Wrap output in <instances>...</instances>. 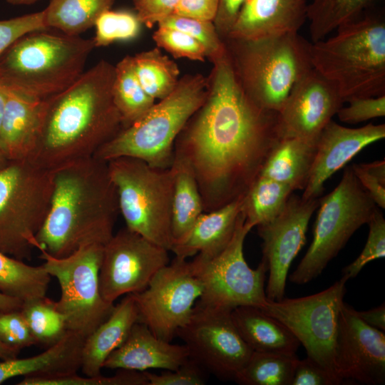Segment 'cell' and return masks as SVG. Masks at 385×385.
<instances>
[{
  "instance_id": "e575fe53",
  "label": "cell",
  "mask_w": 385,
  "mask_h": 385,
  "mask_svg": "<svg viewBox=\"0 0 385 385\" xmlns=\"http://www.w3.org/2000/svg\"><path fill=\"white\" fill-rule=\"evenodd\" d=\"M298 360L296 354L252 351L233 381L242 385H291Z\"/></svg>"
},
{
  "instance_id": "c3c4849f",
  "label": "cell",
  "mask_w": 385,
  "mask_h": 385,
  "mask_svg": "<svg viewBox=\"0 0 385 385\" xmlns=\"http://www.w3.org/2000/svg\"><path fill=\"white\" fill-rule=\"evenodd\" d=\"M342 382L318 362L307 356L299 359L291 385H338Z\"/></svg>"
},
{
  "instance_id": "f907efd6",
  "label": "cell",
  "mask_w": 385,
  "mask_h": 385,
  "mask_svg": "<svg viewBox=\"0 0 385 385\" xmlns=\"http://www.w3.org/2000/svg\"><path fill=\"white\" fill-rule=\"evenodd\" d=\"M219 0H180L173 14L212 21Z\"/></svg>"
},
{
  "instance_id": "4dcf8cb0",
  "label": "cell",
  "mask_w": 385,
  "mask_h": 385,
  "mask_svg": "<svg viewBox=\"0 0 385 385\" xmlns=\"http://www.w3.org/2000/svg\"><path fill=\"white\" fill-rule=\"evenodd\" d=\"M293 192L284 183L258 176L243 195L241 212L246 224L253 228L273 220Z\"/></svg>"
},
{
  "instance_id": "d4e9b609",
  "label": "cell",
  "mask_w": 385,
  "mask_h": 385,
  "mask_svg": "<svg viewBox=\"0 0 385 385\" xmlns=\"http://www.w3.org/2000/svg\"><path fill=\"white\" fill-rule=\"evenodd\" d=\"M243 196L215 210L203 212L185 237L175 245V256L187 259L198 255L210 259L221 252L230 242L241 212Z\"/></svg>"
},
{
  "instance_id": "7a4b0ae2",
  "label": "cell",
  "mask_w": 385,
  "mask_h": 385,
  "mask_svg": "<svg viewBox=\"0 0 385 385\" xmlns=\"http://www.w3.org/2000/svg\"><path fill=\"white\" fill-rule=\"evenodd\" d=\"M115 67L98 62L64 91L46 99L39 138L31 157L53 171L92 157L122 128L113 103Z\"/></svg>"
},
{
  "instance_id": "7c38bea8",
  "label": "cell",
  "mask_w": 385,
  "mask_h": 385,
  "mask_svg": "<svg viewBox=\"0 0 385 385\" xmlns=\"http://www.w3.org/2000/svg\"><path fill=\"white\" fill-rule=\"evenodd\" d=\"M104 245L81 247L65 257H55L41 249L39 257L61 287V297L55 302L66 319L68 331L86 338L111 314L114 304L106 303L99 288V270Z\"/></svg>"
},
{
  "instance_id": "f5cc1de1",
  "label": "cell",
  "mask_w": 385,
  "mask_h": 385,
  "mask_svg": "<svg viewBox=\"0 0 385 385\" xmlns=\"http://www.w3.org/2000/svg\"><path fill=\"white\" fill-rule=\"evenodd\" d=\"M357 312L358 316L369 326L385 331V306L384 303L380 306L367 311Z\"/></svg>"
},
{
  "instance_id": "60d3db41",
  "label": "cell",
  "mask_w": 385,
  "mask_h": 385,
  "mask_svg": "<svg viewBox=\"0 0 385 385\" xmlns=\"http://www.w3.org/2000/svg\"><path fill=\"white\" fill-rule=\"evenodd\" d=\"M367 224L369 230L364 247L358 257L342 270V276L348 279L355 277L367 263L385 257V220L377 207Z\"/></svg>"
},
{
  "instance_id": "d6a6232c",
  "label": "cell",
  "mask_w": 385,
  "mask_h": 385,
  "mask_svg": "<svg viewBox=\"0 0 385 385\" xmlns=\"http://www.w3.org/2000/svg\"><path fill=\"white\" fill-rule=\"evenodd\" d=\"M112 96L121 117L123 128L140 118L155 103L136 76L133 56L125 57L115 66Z\"/></svg>"
},
{
  "instance_id": "603a6c76",
  "label": "cell",
  "mask_w": 385,
  "mask_h": 385,
  "mask_svg": "<svg viewBox=\"0 0 385 385\" xmlns=\"http://www.w3.org/2000/svg\"><path fill=\"white\" fill-rule=\"evenodd\" d=\"M7 88L0 126V150L8 160L30 159L39 138L46 98H35Z\"/></svg>"
},
{
  "instance_id": "2e32d148",
  "label": "cell",
  "mask_w": 385,
  "mask_h": 385,
  "mask_svg": "<svg viewBox=\"0 0 385 385\" xmlns=\"http://www.w3.org/2000/svg\"><path fill=\"white\" fill-rule=\"evenodd\" d=\"M168 250L126 227L104 245L99 288L108 304L123 294L145 289L155 274L170 262Z\"/></svg>"
},
{
  "instance_id": "ba28073f",
  "label": "cell",
  "mask_w": 385,
  "mask_h": 385,
  "mask_svg": "<svg viewBox=\"0 0 385 385\" xmlns=\"http://www.w3.org/2000/svg\"><path fill=\"white\" fill-rule=\"evenodd\" d=\"M53 172L30 159L0 169V250L29 258L50 208Z\"/></svg>"
},
{
  "instance_id": "3957f363",
  "label": "cell",
  "mask_w": 385,
  "mask_h": 385,
  "mask_svg": "<svg viewBox=\"0 0 385 385\" xmlns=\"http://www.w3.org/2000/svg\"><path fill=\"white\" fill-rule=\"evenodd\" d=\"M52 172L50 208L35 248L65 257L86 245L107 243L119 213L108 162L92 156Z\"/></svg>"
},
{
  "instance_id": "816d5d0a",
  "label": "cell",
  "mask_w": 385,
  "mask_h": 385,
  "mask_svg": "<svg viewBox=\"0 0 385 385\" xmlns=\"http://www.w3.org/2000/svg\"><path fill=\"white\" fill-rule=\"evenodd\" d=\"M247 0H219L214 19L215 28L227 36Z\"/></svg>"
},
{
  "instance_id": "b9f144b4",
  "label": "cell",
  "mask_w": 385,
  "mask_h": 385,
  "mask_svg": "<svg viewBox=\"0 0 385 385\" xmlns=\"http://www.w3.org/2000/svg\"><path fill=\"white\" fill-rule=\"evenodd\" d=\"M153 38L158 46L176 58L204 61L208 56L205 47L197 40L180 31L159 26Z\"/></svg>"
},
{
  "instance_id": "8fae6325",
  "label": "cell",
  "mask_w": 385,
  "mask_h": 385,
  "mask_svg": "<svg viewBox=\"0 0 385 385\" xmlns=\"http://www.w3.org/2000/svg\"><path fill=\"white\" fill-rule=\"evenodd\" d=\"M251 230L240 212L234 235L221 252L210 259L197 255L190 261L202 287L195 306L232 311L240 306L262 308L266 303V265L262 261L252 269L244 257V242Z\"/></svg>"
},
{
  "instance_id": "44dd1931",
  "label": "cell",
  "mask_w": 385,
  "mask_h": 385,
  "mask_svg": "<svg viewBox=\"0 0 385 385\" xmlns=\"http://www.w3.org/2000/svg\"><path fill=\"white\" fill-rule=\"evenodd\" d=\"M189 359V350L185 344L159 339L146 325L137 322L124 342L106 359L103 367L138 371L175 370Z\"/></svg>"
},
{
  "instance_id": "f546056e",
  "label": "cell",
  "mask_w": 385,
  "mask_h": 385,
  "mask_svg": "<svg viewBox=\"0 0 385 385\" xmlns=\"http://www.w3.org/2000/svg\"><path fill=\"white\" fill-rule=\"evenodd\" d=\"M51 276L43 265L32 266L0 250V293L22 302L46 297Z\"/></svg>"
},
{
  "instance_id": "5bb4252c",
  "label": "cell",
  "mask_w": 385,
  "mask_h": 385,
  "mask_svg": "<svg viewBox=\"0 0 385 385\" xmlns=\"http://www.w3.org/2000/svg\"><path fill=\"white\" fill-rule=\"evenodd\" d=\"M202 292L201 281L191 262L175 256L145 289L131 294L138 309V322L158 338L171 342L190 320Z\"/></svg>"
},
{
  "instance_id": "d590c367",
  "label": "cell",
  "mask_w": 385,
  "mask_h": 385,
  "mask_svg": "<svg viewBox=\"0 0 385 385\" xmlns=\"http://www.w3.org/2000/svg\"><path fill=\"white\" fill-rule=\"evenodd\" d=\"M133 63L141 86L155 100L168 96L178 83L176 64L158 49L133 56Z\"/></svg>"
},
{
  "instance_id": "9f6ffc18",
  "label": "cell",
  "mask_w": 385,
  "mask_h": 385,
  "mask_svg": "<svg viewBox=\"0 0 385 385\" xmlns=\"http://www.w3.org/2000/svg\"><path fill=\"white\" fill-rule=\"evenodd\" d=\"M8 94V88L6 84L0 79V126L1 124L6 99Z\"/></svg>"
},
{
  "instance_id": "91938a15",
  "label": "cell",
  "mask_w": 385,
  "mask_h": 385,
  "mask_svg": "<svg viewBox=\"0 0 385 385\" xmlns=\"http://www.w3.org/2000/svg\"><path fill=\"white\" fill-rule=\"evenodd\" d=\"M134 1V3H135L136 1H138V0H133Z\"/></svg>"
},
{
  "instance_id": "db71d44e",
  "label": "cell",
  "mask_w": 385,
  "mask_h": 385,
  "mask_svg": "<svg viewBox=\"0 0 385 385\" xmlns=\"http://www.w3.org/2000/svg\"><path fill=\"white\" fill-rule=\"evenodd\" d=\"M22 301L0 293V312L20 309Z\"/></svg>"
},
{
  "instance_id": "30bf717a",
  "label": "cell",
  "mask_w": 385,
  "mask_h": 385,
  "mask_svg": "<svg viewBox=\"0 0 385 385\" xmlns=\"http://www.w3.org/2000/svg\"><path fill=\"white\" fill-rule=\"evenodd\" d=\"M313 238L289 281L304 284L317 278L344 247L353 234L367 224L376 207L351 166L338 185L319 199Z\"/></svg>"
},
{
  "instance_id": "cb8c5ba5",
  "label": "cell",
  "mask_w": 385,
  "mask_h": 385,
  "mask_svg": "<svg viewBox=\"0 0 385 385\" xmlns=\"http://www.w3.org/2000/svg\"><path fill=\"white\" fill-rule=\"evenodd\" d=\"M85 337L68 331L43 352L29 358L0 361V384L16 377L47 378L76 374L81 369Z\"/></svg>"
},
{
  "instance_id": "11a10c76",
  "label": "cell",
  "mask_w": 385,
  "mask_h": 385,
  "mask_svg": "<svg viewBox=\"0 0 385 385\" xmlns=\"http://www.w3.org/2000/svg\"><path fill=\"white\" fill-rule=\"evenodd\" d=\"M20 350L9 347L0 342V359L6 360L17 357Z\"/></svg>"
},
{
  "instance_id": "ab89813d",
  "label": "cell",
  "mask_w": 385,
  "mask_h": 385,
  "mask_svg": "<svg viewBox=\"0 0 385 385\" xmlns=\"http://www.w3.org/2000/svg\"><path fill=\"white\" fill-rule=\"evenodd\" d=\"M19 385H148L143 371L119 369L113 376H80L77 373L47 378H24Z\"/></svg>"
},
{
  "instance_id": "ac0fdd59",
  "label": "cell",
  "mask_w": 385,
  "mask_h": 385,
  "mask_svg": "<svg viewBox=\"0 0 385 385\" xmlns=\"http://www.w3.org/2000/svg\"><path fill=\"white\" fill-rule=\"evenodd\" d=\"M339 376L369 385L385 382V334L365 323L356 310L344 302L335 346Z\"/></svg>"
},
{
  "instance_id": "8992f818",
  "label": "cell",
  "mask_w": 385,
  "mask_h": 385,
  "mask_svg": "<svg viewBox=\"0 0 385 385\" xmlns=\"http://www.w3.org/2000/svg\"><path fill=\"white\" fill-rule=\"evenodd\" d=\"M205 88V79L198 76L178 82L170 94L155 103L140 118L123 128L93 156L105 161L130 157L154 168H169L175 141L204 103L207 95Z\"/></svg>"
},
{
  "instance_id": "ee69618b",
  "label": "cell",
  "mask_w": 385,
  "mask_h": 385,
  "mask_svg": "<svg viewBox=\"0 0 385 385\" xmlns=\"http://www.w3.org/2000/svg\"><path fill=\"white\" fill-rule=\"evenodd\" d=\"M44 11H41L12 19L0 20V57L22 36L36 31L47 30Z\"/></svg>"
},
{
  "instance_id": "5b68a950",
  "label": "cell",
  "mask_w": 385,
  "mask_h": 385,
  "mask_svg": "<svg viewBox=\"0 0 385 385\" xmlns=\"http://www.w3.org/2000/svg\"><path fill=\"white\" fill-rule=\"evenodd\" d=\"M43 31L26 34L0 57V79L31 97L46 99L72 85L96 47L93 39Z\"/></svg>"
},
{
  "instance_id": "6da1fadb",
  "label": "cell",
  "mask_w": 385,
  "mask_h": 385,
  "mask_svg": "<svg viewBox=\"0 0 385 385\" xmlns=\"http://www.w3.org/2000/svg\"><path fill=\"white\" fill-rule=\"evenodd\" d=\"M215 63L211 91L174 148L195 173L204 212L243 196L281 138L278 113L247 96L228 53Z\"/></svg>"
},
{
  "instance_id": "836d02e7",
  "label": "cell",
  "mask_w": 385,
  "mask_h": 385,
  "mask_svg": "<svg viewBox=\"0 0 385 385\" xmlns=\"http://www.w3.org/2000/svg\"><path fill=\"white\" fill-rule=\"evenodd\" d=\"M376 0H309L307 19L312 43L359 17Z\"/></svg>"
},
{
  "instance_id": "1f68e13d",
  "label": "cell",
  "mask_w": 385,
  "mask_h": 385,
  "mask_svg": "<svg viewBox=\"0 0 385 385\" xmlns=\"http://www.w3.org/2000/svg\"><path fill=\"white\" fill-rule=\"evenodd\" d=\"M114 0H50L43 9L48 29L68 36H79L94 26L104 11L111 9Z\"/></svg>"
},
{
  "instance_id": "74e56055",
  "label": "cell",
  "mask_w": 385,
  "mask_h": 385,
  "mask_svg": "<svg viewBox=\"0 0 385 385\" xmlns=\"http://www.w3.org/2000/svg\"><path fill=\"white\" fill-rule=\"evenodd\" d=\"M141 24L137 14L108 9L100 15L94 24L96 35L93 40L95 46H105L116 41L134 38L140 31Z\"/></svg>"
},
{
  "instance_id": "e0dca14e",
  "label": "cell",
  "mask_w": 385,
  "mask_h": 385,
  "mask_svg": "<svg viewBox=\"0 0 385 385\" xmlns=\"http://www.w3.org/2000/svg\"><path fill=\"white\" fill-rule=\"evenodd\" d=\"M319 199L304 200L292 194L282 212L271 222L257 226L262 240V260L269 277L265 289L267 298H284L290 265L306 242V233Z\"/></svg>"
},
{
  "instance_id": "6f0895ef",
  "label": "cell",
  "mask_w": 385,
  "mask_h": 385,
  "mask_svg": "<svg viewBox=\"0 0 385 385\" xmlns=\"http://www.w3.org/2000/svg\"><path fill=\"white\" fill-rule=\"evenodd\" d=\"M6 1H7V3L10 4L19 6V5H31L41 0H6Z\"/></svg>"
},
{
  "instance_id": "7bdbcfd3",
  "label": "cell",
  "mask_w": 385,
  "mask_h": 385,
  "mask_svg": "<svg viewBox=\"0 0 385 385\" xmlns=\"http://www.w3.org/2000/svg\"><path fill=\"white\" fill-rule=\"evenodd\" d=\"M0 342L19 350L37 344L20 309L0 312Z\"/></svg>"
},
{
  "instance_id": "9a60e30c",
  "label": "cell",
  "mask_w": 385,
  "mask_h": 385,
  "mask_svg": "<svg viewBox=\"0 0 385 385\" xmlns=\"http://www.w3.org/2000/svg\"><path fill=\"white\" fill-rule=\"evenodd\" d=\"M176 336L188 347L190 359L222 379L234 380L252 353L230 310L195 305L190 320Z\"/></svg>"
},
{
  "instance_id": "680465c9",
  "label": "cell",
  "mask_w": 385,
  "mask_h": 385,
  "mask_svg": "<svg viewBox=\"0 0 385 385\" xmlns=\"http://www.w3.org/2000/svg\"><path fill=\"white\" fill-rule=\"evenodd\" d=\"M9 160L6 159V158L0 150V169L4 167L7 164Z\"/></svg>"
},
{
  "instance_id": "681fc988",
  "label": "cell",
  "mask_w": 385,
  "mask_h": 385,
  "mask_svg": "<svg viewBox=\"0 0 385 385\" xmlns=\"http://www.w3.org/2000/svg\"><path fill=\"white\" fill-rule=\"evenodd\" d=\"M180 0H138L135 3L142 24L150 27L171 15Z\"/></svg>"
},
{
  "instance_id": "4316f807",
  "label": "cell",
  "mask_w": 385,
  "mask_h": 385,
  "mask_svg": "<svg viewBox=\"0 0 385 385\" xmlns=\"http://www.w3.org/2000/svg\"><path fill=\"white\" fill-rule=\"evenodd\" d=\"M231 317L240 336L252 351L296 354L300 345L281 322L253 306H240Z\"/></svg>"
},
{
  "instance_id": "277c9868",
  "label": "cell",
  "mask_w": 385,
  "mask_h": 385,
  "mask_svg": "<svg viewBox=\"0 0 385 385\" xmlns=\"http://www.w3.org/2000/svg\"><path fill=\"white\" fill-rule=\"evenodd\" d=\"M327 39L311 43L312 68L331 82L344 103L385 95V21L369 14L345 24Z\"/></svg>"
},
{
  "instance_id": "7dc6e473",
  "label": "cell",
  "mask_w": 385,
  "mask_h": 385,
  "mask_svg": "<svg viewBox=\"0 0 385 385\" xmlns=\"http://www.w3.org/2000/svg\"><path fill=\"white\" fill-rule=\"evenodd\" d=\"M143 372L148 385H203L206 382L203 369L190 358L175 370H163L159 374Z\"/></svg>"
},
{
  "instance_id": "ffe728a7",
  "label": "cell",
  "mask_w": 385,
  "mask_h": 385,
  "mask_svg": "<svg viewBox=\"0 0 385 385\" xmlns=\"http://www.w3.org/2000/svg\"><path fill=\"white\" fill-rule=\"evenodd\" d=\"M384 138V124L369 123L350 128L331 120L318 137L314 160L302 197L319 198L328 178L363 148Z\"/></svg>"
},
{
  "instance_id": "8d00e7d4",
  "label": "cell",
  "mask_w": 385,
  "mask_h": 385,
  "mask_svg": "<svg viewBox=\"0 0 385 385\" xmlns=\"http://www.w3.org/2000/svg\"><path fill=\"white\" fill-rule=\"evenodd\" d=\"M20 310L37 344L51 346L68 332L65 317L46 297L24 301Z\"/></svg>"
},
{
  "instance_id": "83f0119b",
  "label": "cell",
  "mask_w": 385,
  "mask_h": 385,
  "mask_svg": "<svg viewBox=\"0 0 385 385\" xmlns=\"http://www.w3.org/2000/svg\"><path fill=\"white\" fill-rule=\"evenodd\" d=\"M317 140L281 138L267 156L258 176L289 186L305 188L317 152Z\"/></svg>"
},
{
  "instance_id": "f6af8a7d",
  "label": "cell",
  "mask_w": 385,
  "mask_h": 385,
  "mask_svg": "<svg viewBox=\"0 0 385 385\" xmlns=\"http://www.w3.org/2000/svg\"><path fill=\"white\" fill-rule=\"evenodd\" d=\"M354 174L376 205L385 208V161L354 163L351 165Z\"/></svg>"
},
{
  "instance_id": "52a82bcc",
  "label": "cell",
  "mask_w": 385,
  "mask_h": 385,
  "mask_svg": "<svg viewBox=\"0 0 385 385\" xmlns=\"http://www.w3.org/2000/svg\"><path fill=\"white\" fill-rule=\"evenodd\" d=\"M230 39L229 56L242 88L261 108L279 113L294 86L312 68L311 43L298 33Z\"/></svg>"
},
{
  "instance_id": "4fadbf2b",
  "label": "cell",
  "mask_w": 385,
  "mask_h": 385,
  "mask_svg": "<svg viewBox=\"0 0 385 385\" xmlns=\"http://www.w3.org/2000/svg\"><path fill=\"white\" fill-rule=\"evenodd\" d=\"M342 276L327 289L306 297L273 301L267 299L260 308L284 324L314 359L342 384L335 363L339 318L344 304L345 284Z\"/></svg>"
},
{
  "instance_id": "f1b7e54d",
  "label": "cell",
  "mask_w": 385,
  "mask_h": 385,
  "mask_svg": "<svg viewBox=\"0 0 385 385\" xmlns=\"http://www.w3.org/2000/svg\"><path fill=\"white\" fill-rule=\"evenodd\" d=\"M170 168L173 179L171 205L173 247L185 237L204 212V206L195 173L188 160L174 151Z\"/></svg>"
},
{
  "instance_id": "7402d4cb",
  "label": "cell",
  "mask_w": 385,
  "mask_h": 385,
  "mask_svg": "<svg viewBox=\"0 0 385 385\" xmlns=\"http://www.w3.org/2000/svg\"><path fill=\"white\" fill-rule=\"evenodd\" d=\"M307 6V0H247L227 37L254 40L298 33Z\"/></svg>"
},
{
  "instance_id": "484cf974",
  "label": "cell",
  "mask_w": 385,
  "mask_h": 385,
  "mask_svg": "<svg viewBox=\"0 0 385 385\" xmlns=\"http://www.w3.org/2000/svg\"><path fill=\"white\" fill-rule=\"evenodd\" d=\"M138 312L131 294L114 306L109 317L85 339L81 369L86 376L101 374L108 356L126 339L138 322Z\"/></svg>"
},
{
  "instance_id": "f35d334b",
  "label": "cell",
  "mask_w": 385,
  "mask_h": 385,
  "mask_svg": "<svg viewBox=\"0 0 385 385\" xmlns=\"http://www.w3.org/2000/svg\"><path fill=\"white\" fill-rule=\"evenodd\" d=\"M158 24L180 31L195 38L205 47L208 56L214 61L227 53L212 21L172 14Z\"/></svg>"
},
{
  "instance_id": "9c48e42d",
  "label": "cell",
  "mask_w": 385,
  "mask_h": 385,
  "mask_svg": "<svg viewBox=\"0 0 385 385\" xmlns=\"http://www.w3.org/2000/svg\"><path fill=\"white\" fill-rule=\"evenodd\" d=\"M107 162L125 227L170 251L173 183L170 166L154 168L130 157Z\"/></svg>"
},
{
  "instance_id": "bcb514c9",
  "label": "cell",
  "mask_w": 385,
  "mask_h": 385,
  "mask_svg": "<svg viewBox=\"0 0 385 385\" xmlns=\"http://www.w3.org/2000/svg\"><path fill=\"white\" fill-rule=\"evenodd\" d=\"M346 107H341L337 114L342 122L357 123L385 115V95L374 97H353Z\"/></svg>"
},
{
  "instance_id": "d6986e66",
  "label": "cell",
  "mask_w": 385,
  "mask_h": 385,
  "mask_svg": "<svg viewBox=\"0 0 385 385\" xmlns=\"http://www.w3.org/2000/svg\"><path fill=\"white\" fill-rule=\"evenodd\" d=\"M344 103L337 88L312 68L294 86L278 113L280 137L317 140Z\"/></svg>"
}]
</instances>
